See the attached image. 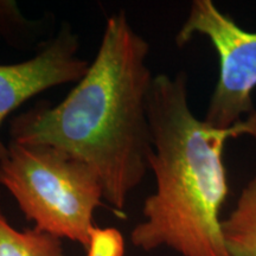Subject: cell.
I'll use <instances>...</instances> for the list:
<instances>
[{"instance_id": "8", "label": "cell", "mask_w": 256, "mask_h": 256, "mask_svg": "<svg viewBox=\"0 0 256 256\" xmlns=\"http://www.w3.org/2000/svg\"><path fill=\"white\" fill-rule=\"evenodd\" d=\"M42 23L31 22L22 14L17 2L0 0V36L16 46H26L40 36Z\"/></svg>"}, {"instance_id": "1", "label": "cell", "mask_w": 256, "mask_h": 256, "mask_svg": "<svg viewBox=\"0 0 256 256\" xmlns=\"http://www.w3.org/2000/svg\"><path fill=\"white\" fill-rule=\"evenodd\" d=\"M148 55V42L126 14H112L86 75L58 104L40 102L14 118L11 142L52 146L83 160L100 178L104 200L122 211L153 151Z\"/></svg>"}, {"instance_id": "9", "label": "cell", "mask_w": 256, "mask_h": 256, "mask_svg": "<svg viewBox=\"0 0 256 256\" xmlns=\"http://www.w3.org/2000/svg\"><path fill=\"white\" fill-rule=\"evenodd\" d=\"M87 256H124V242L120 232L114 228H98L92 230Z\"/></svg>"}, {"instance_id": "2", "label": "cell", "mask_w": 256, "mask_h": 256, "mask_svg": "<svg viewBox=\"0 0 256 256\" xmlns=\"http://www.w3.org/2000/svg\"><path fill=\"white\" fill-rule=\"evenodd\" d=\"M147 113L156 191L132 230L133 246L145 252L168 247L182 256H232L220 217L229 196L223 152L229 139L249 136L256 142V114L228 130L211 127L191 110L185 72L154 76Z\"/></svg>"}, {"instance_id": "4", "label": "cell", "mask_w": 256, "mask_h": 256, "mask_svg": "<svg viewBox=\"0 0 256 256\" xmlns=\"http://www.w3.org/2000/svg\"><path fill=\"white\" fill-rule=\"evenodd\" d=\"M196 34L210 40L220 62L218 80L203 120L228 130L256 114L252 96L256 88V31L242 28L211 0H194L176 34V46H186Z\"/></svg>"}, {"instance_id": "7", "label": "cell", "mask_w": 256, "mask_h": 256, "mask_svg": "<svg viewBox=\"0 0 256 256\" xmlns=\"http://www.w3.org/2000/svg\"><path fill=\"white\" fill-rule=\"evenodd\" d=\"M0 256H66L62 240L34 228L14 229L0 210Z\"/></svg>"}, {"instance_id": "5", "label": "cell", "mask_w": 256, "mask_h": 256, "mask_svg": "<svg viewBox=\"0 0 256 256\" xmlns=\"http://www.w3.org/2000/svg\"><path fill=\"white\" fill-rule=\"evenodd\" d=\"M78 36L66 23L30 60L0 64V128L25 101L57 86L78 83L86 75L90 63L78 55ZM8 152V147L0 136V166Z\"/></svg>"}, {"instance_id": "6", "label": "cell", "mask_w": 256, "mask_h": 256, "mask_svg": "<svg viewBox=\"0 0 256 256\" xmlns=\"http://www.w3.org/2000/svg\"><path fill=\"white\" fill-rule=\"evenodd\" d=\"M232 256H256V174L242 188L235 208L222 220Z\"/></svg>"}, {"instance_id": "3", "label": "cell", "mask_w": 256, "mask_h": 256, "mask_svg": "<svg viewBox=\"0 0 256 256\" xmlns=\"http://www.w3.org/2000/svg\"><path fill=\"white\" fill-rule=\"evenodd\" d=\"M0 166V186L17 200L34 228L87 249L104 186L95 170L70 153L48 145L11 142Z\"/></svg>"}]
</instances>
